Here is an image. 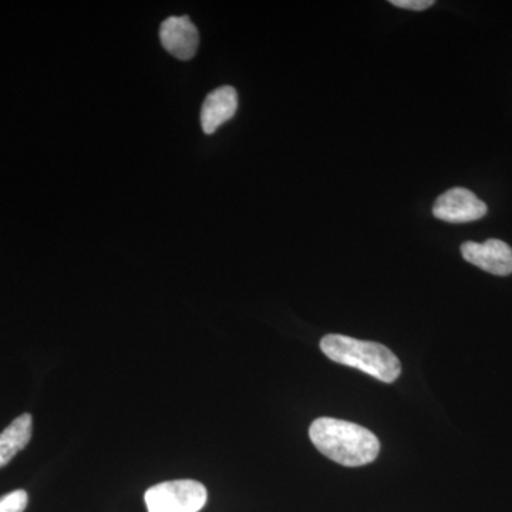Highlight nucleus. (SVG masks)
Listing matches in <instances>:
<instances>
[{
  "label": "nucleus",
  "mask_w": 512,
  "mask_h": 512,
  "mask_svg": "<svg viewBox=\"0 0 512 512\" xmlns=\"http://www.w3.org/2000/svg\"><path fill=\"white\" fill-rule=\"evenodd\" d=\"M313 446L340 466L360 467L379 456L380 441L372 431L350 421L320 417L309 429Z\"/></svg>",
  "instance_id": "1"
},
{
  "label": "nucleus",
  "mask_w": 512,
  "mask_h": 512,
  "mask_svg": "<svg viewBox=\"0 0 512 512\" xmlns=\"http://www.w3.org/2000/svg\"><path fill=\"white\" fill-rule=\"evenodd\" d=\"M320 349L332 362L355 367L380 382L393 383L402 373L400 360L380 343L345 335H326L320 340Z\"/></svg>",
  "instance_id": "2"
},
{
  "label": "nucleus",
  "mask_w": 512,
  "mask_h": 512,
  "mask_svg": "<svg viewBox=\"0 0 512 512\" xmlns=\"http://www.w3.org/2000/svg\"><path fill=\"white\" fill-rule=\"evenodd\" d=\"M207 488L194 480L165 481L148 488V512H198L207 504Z\"/></svg>",
  "instance_id": "3"
},
{
  "label": "nucleus",
  "mask_w": 512,
  "mask_h": 512,
  "mask_svg": "<svg viewBox=\"0 0 512 512\" xmlns=\"http://www.w3.org/2000/svg\"><path fill=\"white\" fill-rule=\"evenodd\" d=\"M488 208L474 192L466 188H451L434 202L433 215L450 224H464L481 220Z\"/></svg>",
  "instance_id": "4"
},
{
  "label": "nucleus",
  "mask_w": 512,
  "mask_h": 512,
  "mask_svg": "<svg viewBox=\"0 0 512 512\" xmlns=\"http://www.w3.org/2000/svg\"><path fill=\"white\" fill-rule=\"evenodd\" d=\"M461 255L471 265L488 274L508 276L512 274V248L500 239H487L483 244L468 241L461 245Z\"/></svg>",
  "instance_id": "5"
},
{
  "label": "nucleus",
  "mask_w": 512,
  "mask_h": 512,
  "mask_svg": "<svg viewBox=\"0 0 512 512\" xmlns=\"http://www.w3.org/2000/svg\"><path fill=\"white\" fill-rule=\"evenodd\" d=\"M164 49L180 60H190L197 53L200 35L188 16H171L160 29Z\"/></svg>",
  "instance_id": "6"
},
{
  "label": "nucleus",
  "mask_w": 512,
  "mask_h": 512,
  "mask_svg": "<svg viewBox=\"0 0 512 512\" xmlns=\"http://www.w3.org/2000/svg\"><path fill=\"white\" fill-rule=\"evenodd\" d=\"M238 110V93L234 87L222 86L208 94L201 109V126L204 133L212 134L235 116Z\"/></svg>",
  "instance_id": "7"
},
{
  "label": "nucleus",
  "mask_w": 512,
  "mask_h": 512,
  "mask_svg": "<svg viewBox=\"0 0 512 512\" xmlns=\"http://www.w3.org/2000/svg\"><path fill=\"white\" fill-rule=\"evenodd\" d=\"M33 419L22 414L0 433V468L8 466L12 458L28 446L32 439Z\"/></svg>",
  "instance_id": "8"
},
{
  "label": "nucleus",
  "mask_w": 512,
  "mask_h": 512,
  "mask_svg": "<svg viewBox=\"0 0 512 512\" xmlns=\"http://www.w3.org/2000/svg\"><path fill=\"white\" fill-rule=\"evenodd\" d=\"M29 497L25 490H16L0 497V512H23L28 507Z\"/></svg>",
  "instance_id": "9"
},
{
  "label": "nucleus",
  "mask_w": 512,
  "mask_h": 512,
  "mask_svg": "<svg viewBox=\"0 0 512 512\" xmlns=\"http://www.w3.org/2000/svg\"><path fill=\"white\" fill-rule=\"evenodd\" d=\"M392 5L397 6L400 9L420 10L429 9L430 6L434 5V0H392Z\"/></svg>",
  "instance_id": "10"
}]
</instances>
